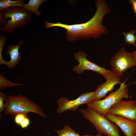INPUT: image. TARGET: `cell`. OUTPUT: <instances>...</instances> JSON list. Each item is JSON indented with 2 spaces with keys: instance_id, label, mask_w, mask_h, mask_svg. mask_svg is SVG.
Here are the masks:
<instances>
[{
  "instance_id": "cb8c5ba5",
  "label": "cell",
  "mask_w": 136,
  "mask_h": 136,
  "mask_svg": "<svg viewBox=\"0 0 136 136\" xmlns=\"http://www.w3.org/2000/svg\"><path fill=\"white\" fill-rule=\"evenodd\" d=\"M101 134H100L99 133V134L96 135L95 136H102ZM85 136H91L90 135H84Z\"/></svg>"
},
{
  "instance_id": "d6986e66",
  "label": "cell",
  "mask_w": 136,
  "mask_h": 136,
  "mask_svg": "<svg viewBox=\"0 0 136 136\" xmlns=\"http://www.w3.org/2000/svg\"><path fill=\"white\" fill-rule=\"evenodd\" d=\"M7 96L5 94L0 92V112L1 113L5 110V105L4 103V100L6 101L7 99Z\"/></svg>"
},
{
  "instance_id": "ac0fdd59",
  "label": "cell",
  "mask_w": 136,
  "mask_h": 136,
  "mask_svg": "<svg viewBox=\"0 0 136 136\" xmlns=\"http://www.w3.org/2000/svg\"><path fill=\"white\" fill-rule=\"evenodd\" d=\"M26 114L20 113L16 115L15 118V123L18 125H20L24 119L27 117Z\"/></svg>"
},
{
  "instance_id": "5b68a950",
  "label": "cell",
  "mask_w": 136,
  "mask_h": 136,
  "mask_svg": "<svg viewBox=\"0 0 136 136\" xmlns=\"http://www.w3.org/2000/svg\"><path fill=\"white\" fill-rule=\"evenodd\" d=\"M125 81L120 84V87L117 90L111 92L105 99L93 100L87 104V107L93 109L100 115L105 116L114 105L123 98L128 99L129 98L128 84H125Z\"/></svg>"
},
{
  "instance_id": "277c9868",
  "label": "cell",
  "mask_w": 136,
  "mask_h": 136,
  "mask_svg": "<svg viewBox=\"0 0 136 136\" xmlns=\"http://www.w3.org/2000/svg\"><path fill=\"white\" fill-rule=\"evenodd\" d=\"M79 110L84 118L91 122L99 133L108 136H120V130L117 125L105 116L100 115L91 108H81Z\"/></svg>"
},
{
  "instance_id": "7a4b0ae2",
  "label": "cell",
  "mask_w": 136,
  "mask_h": 136,
  "mask_svg": "<svg viewBox=\"0 0 136 136\" xmlns=\"http://www.w3.org/2000/svg\"><path fill=\"white\" fill-rule=\"evenodd\" d=\"M0 12L4 18L10 19L5 25L0 27V30L9 34H12L16 29H22L32 19V13L22 8L14 7Z\"/></svg>"
},
{
  "instance_id": "7c38bea8",
  "label": "cell",
  "mask_w": 136,
  "mask_h": 136,
  "mask_svg": "<svg viewBox=\"0 0 136 136\" xmlns=\"http://www.w3.org/2000/svg\"><path fill=\"white\" fill-rule=\"evenodd\" d=\"M24 42V40L22 39L16 45H8L7 47L8 50L5 52V54L9 55L10 60L7 61L3 60L0 61V65H5L8 68L10 69H13L15 66L18 65L19 61L22 58L21 54L19 51V49L23 44Z\"/></svg>"
},
{
  "instance_id": "8fae6325",
  "label": "cell",
  "mask_w": 136,
  "mask_h": 136,
  "mask_svg": "<svg viewBox=\"0 0 136 136\" xmlns=\"http://www.w3.org/2000/svg\"><path fill=\"white\" fill-rule=\"evenodd\" d=\"M121 129L126 136H136V122L121 116L107 113L105 116Z\"/></svg>"
},
{
  "instance_id": "9c48e42d",
  "label": "cell",
  "mask_w": 136,
  "mask_h": 136,
  "mask_svg": "<svg viewBox=\"0 0 136 136\" xmlns=\"http://www.w3.org/2000/svg\"><path fill=\"white\" fill-rule=\"evenodd\" d=\"M107 113L121 116L136 122V101L121 100L111 107Z\"/></svg>"
},
{
  "instance_id": "44dd1931",
  "label": "cell",
  "mask_w": 136,
  "mask_h": 136,
  "mask_svg": "<svg viewBox=\"0 0 136 136\" xmlns=\"http://www.w3.org/2000/svg\"><path fill=\"white\" fill-rule=\"evenodd\" d=\"M8 19L4 18L0 12V27L4 26L6 24Z\"/></svg>"
},
{
  "instance_id": "ffe728a7",
  "label": "cell",
  "mask_w": 136,
  "mask_h": 136,
  "mask_svg": "<svg viewBox=\"0 0 136 136\" xmlns=\"http://www.w3.org/2000/svg\"><path fill=\"white\" fill-rule=\"evenodd\" d=\"M30 123V121L29 119L27 117H26L21 123L20 125L22 128H26L29 126Z\"/></svg>"
},
{
  "instance_id": "484cf974",
  "label": "cell",
  "mask_w": 136,
  "mask_h": 136,
  "mask_svg": "<svg viewBox=\"0 0 136 136\" xmlns=\"http://www.w3.org/2000/svg\"></svg>"
},
{
  "instance_id": "d4e9b609",
  "label": "cell",
  "mask_w": 136,
  "mask_h": 136,
  "mask_svg": "<svg viewBox=\"0 0 136 136\" xmlns=\"http://www.w3.org/2000/svg\"><path fill=\"white\" fill-rule=\"evenodd\" d=\"M83 136H85V135H84Z\"/></svg>"
},
{
  "instance_id": "7402d4cb",
  "label": "cell",
  "mask_w": 136,
  "mask_h": 136,
  "mask_svg": "<svg viewBox=\"0 0 136 136\" xmlns=\"http://www.w3.org/2000/svg\"><path fill=\"white\" fill-rule=\"evenodd\" d=\"M129 3L132 5L134 12L136 16V0H130L128 1Z\"/></svg>"
},
{
  "instance_id": "3957f363",
  "label": "cell",
  "mask_w": 136,
  "mask_h": 136,
  "mask_svg": "<svg viewBox=\"0 0 136 136\" xmlns=\"http://www.w3.org/2000/svg\"><path fill=\"white\" fill-rule=\"evenodd\" d=\"M5 105L4 115H16L20 113L27 114L32 112L45 118L47 117L40 107L28 98L21 94L8 96Z\"/></svg>"
},
{
  "instance_id": "ba28073f",
  "label": "cell",
  "mask_w": 136,
  "mask_h": 136,
  "mask_svg": "<svg viewBox=\"0 0 136 136\" xmlns=\"http://www.w3.org/2000/svg\"><path fill=\"white\" fill-rule=\"evenodd\" d=\"M74 55L75 58L79 64L73 67V70L78 74H81L84 71L88 70L98 73L105 78L111 71L89 61L87 58L88 55L83 52L79 51L75 53Z\"/></svg>"
},
{
  "instance_id": "8992f818",
  "label": "cell",
  "mask_w": 136,
  "mask_h": 136,
  "mask_svg": "<svg viewBox=\"0 0 136 136\" xmlns=\"http://www.w3.org/2000/svg\"><path fill=\"white\" fill-rule=\"evenodd\" d=\"M113 73L120 77L129 68L136 66V60L132 52L126 51L123 47L117 51L110 62Z\"/></svg>"
},
{
  "instance_id": "9a60e30c",
  "label": "cell",
  "mask_w": 136,
  "mask_h": 136,
  "mask_svg": "<svg viewBox=\"0 0 136 136\" xmlns=\"http://www.w3.org/2000/svg\"><path fill=\"white\" fill-rule=\"evenodd\" d=\"M135 33L136 30L132 29L128 32H123L125 42L127 44L136 47Z\"/></svg>"
},
{
  "instance_id": "6da1fadb",
  "label": "cell",
  "mask_w": 136,
  "mask_h": 136,
  "mask_svg": "<svg viewBox=\"0 0 136 136\" xmlns=\"http://www.w3.org/2000/svg\"><path fill=\"white\" fill-rule=\"evenodd\" d=\"M94 4L96 7L95 12L92 17L86 23L68 25L59 22L53 23L45 21L46 27H57L65 29L66 30V39L70 42L91 38L95 40L99 38L108 32L107 27L102 24V22L104 17L111 10L104 0H96Z\"/></svg>"
},
{
  "instance_id": "2e32d148",
  "label": "cell",
  "mask_w": 136,
  "mask_h": 136,
  "mask_svg": "<svg viewBox=\"0 0 136 136\" xmlns=\"http://www.w3.org/2000/svg\"><path fill=\"white\" fill-rule=\"evenodd\" d=\"M23 84L15 83L10 81L6 79L2 74H0V90L7 87L17 86H22Z\"/></svg>"
},
{
  "instance_id": "30bf717a",
  "label": "cell",
  "mask_w": 136,
  "mask_h": 136,
  "mask_svg": "<svg viewBox=\"0 0 136 136\" xmlns=\"http://www.w3.org/2000/svg\"><path fill=\"white\" fill-rule=\"evenodd\" d=\"M106 81L99 84L94 91L93 100H101L106 97V94L114 89L115 86L121 83L120 77L114 74L112 71L109 72L105 78Z\"/></svg>"
},
{
  "instance_id": "603a6c76",
  "label": "cell",
  "mask_w": 136,
  "mask_h": 136,
  "mask_svg": "<svg viewBox=\"0 0 136 136\" xmlns=\"http://www.w3.org/2000/svg\"><path fill=\"white\" fill-rule=\"evenodd\" d=\"M132 53L136 60V50L132 52Z\"/></svg>"
},
{
  "instance_id": "5bb4252c",
  "label": "cell",
  "mask_w": 136,
  "mask_h": 136,
  "mask_svg": "<svg viewBox=\"0 0 136 136\" xmlns=\"http://www.w3.org/2000/svg\"><path fill=\"white\" fill-rule=\"evenodd\" d=\"M24 4L23 0H1L0 1V11L14 7L23 8Z\"/></svg>"
},
{
  "instance_id": "e0dca14e",
  "label": "cell",
  "mask_w": 136,
  "mask_h": 136,
  "mask_svg": "<svg viewBox=\"0 0 136 136\" xmlns=\"http://www.w3.org/2000/svg\"><path fill=\"white\" fill-rule=\"evenodd\" d=\"M56 131L58 136H81L68 125L64 126L62 129Z\"/></svg>"
},
{
  "instance_id": "4fadbf2b",
  "label": "cell",
  "mask_w": 136,
  "mask_h": 136,
  "mask_svg": "<svg viewBox=\"0 0 136 136\" xmlns=\"http://www.w3.org/2000/svg\"><path fill=\"white\" fill-rule=\"evenodd\" d=\"M46 0H30L27 4H24L22 8L25 9L37 16H40L42 14L39 8Z\"/></svg>"
},
{
  "instance_id": "52a82bcc",
  "label": "cell",
  "mask_w": 136,
  "mask_h": 136,
  "mask_svg": "<svg viewBox=\"0 0 136 136\" xmlns=\"http://www.w3.org/2000/svg\"><path fill=\"white\" fill-rule=\"evenodd\" d=\"M94 93V92H85L81 94L76 99L72 100L65 97H61L57 100V113L61 114L67 111H76L79 106L87 104L93 100Z\"/></svg>"
}]
</instances>
